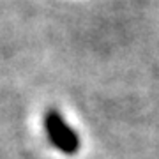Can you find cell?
<instances>
[{
    "label": "cell",
    "instance_id": "6da1fadb",
    "mask_svg": "<svg viewBox=\"0 0 159 159\" xmlns=\"http://www.w3.org/2000/svg\"><path fill=\"white\" fill-rule=\"evenodd\" d=\"M44 129L50 142L62 150L64 154H74L80 148V138L73 131V127L66 122L60 111L55 108H50L44 115Z\"/></svg>",
    "mask_w": 159,
    "mask_h": 159
}]
</instances>
